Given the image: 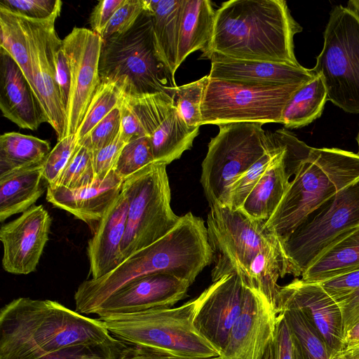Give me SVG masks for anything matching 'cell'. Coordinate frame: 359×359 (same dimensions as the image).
Listing matches in <instances>:
<instances>
[{
	"label": "cell",
	"instance_id": "obj_1",
	"mask_svg": "<svg viewBox=\"0 0 359 359\" xmlns=\"http://www.w3.org/2000/svg\"><path fill=\"white\" fill-rule=\"evenodd\" d=\"M103 321L57 302L19 297L0 311V359H44L68 349L114 346Z\"/></svg>",
	"mask_w": 359,
	"mask_h": 359
},
{
	"label": "cell",
	"instance_id": "obj_2",
	"mask_svg": "<svg viewBox=\"0 0 359 359\" xmlns=\"http://www.w3.org/2000/svg\"><path fill=\"white\" fill-rule=\"evenodd\" d=\"M212 255L203 219L187 212L154 243L134 253L104 276L81 283L74 294L76 311L93 314L118 290L150 274H171L191 285L212 263Z\"/></svg>",
	"mask_w": 359,
	"mask_h": 359
},
{
	"label": "cell",
	"instance_id": "obj_3",
	"mask_svg": "<svg viewBox=\"0 0 359 359\" xmlns=\"http://www.w3.org/2000/svg\"><path fill=\"white\" fill-rule=\"evenodd\" d=\"M284 0H230L216 11L211 41L202 56L301 66L294 36L302 31Z\"/></svg>",
	"mask_w": 359,
	"mask_h": 359
},
{
	"label": "cell",
	"instance_id": "obj_4",
	"mask_svg": "<svg viewBox=\"0 0 359 359\" xmlns=\"http://www.w3.org/2000/svg\"><path fill=\"white\" fill-rule=\"evenodd\" d=\"M359 180V154L339 148H314L302 142L293 179L265 223L283 242L339 191Z\"/></svg>",
	"mask_w": 359,
	"mask_h": 359
},
{
	"label": "cell",
	"instance_id": "obj_5",
	"mask_svg": "<svg viewBox=\"0 0 359 359\" xmlns=\"http://www.w3.org/2000/svg\"><path fill=\"white\" fill-rule=\"evenodd\" d=\"M99 75L101 81H119L126 93L171 96L177 86L158 53L149 11L144 8L128 31L103 39Z\"/></svg>",
	"mask_w": 359,
	"mask_h": 359
},
{
	"label": "cell",
	"instance_id": "obj_6",
	"mask_svg": "<svg viewBox=\"0 0 359 359\" xmlns=\"http://www.w3.org/2000/svg\"><path fill=\"white\" fill-rule=\"evenodd\" d=\"M198 297L175 308L99 317L113 335L133 345L180 357L208 359L219 353L196 331L193 320Z\"/></svg>",
	"mask_w": 359,
	"mask_h": 359
},
{
	"label": "cell",
	"instance_id": "obj_7",
	"mask_svg": "<svg viewBox=\"0 0 359 359\" xmlns=\"http://www.w3.org/2000/svg\"><path fill=\"white\" fill-rule=\"evenodd\" d=\"M166 166L154 162L124 180L121 192L128 203L121 246L124 260L165 236L180 219L171 208Z\"/></svg>",
	"mask_w": 359,
	"mask_h": 359
},
{
	"label": "cell",
	"instance_id": "obj_8",
	"mask_svg": "<svg viewBox=\"0 0 359 359\" xmlns=\"http://www.w3.org/2000/svg\"><path fill=\"white\" fill-rule=\"evenodd\" d=\"M263 125L240 122L219 126L201 165L200 182L210 206H228L232 184L273 147Z\"/></svg>",
	"mask_w": 359,
	"mask_h": 359
},
{
	"label": "cell",
	"instance_id": "obj_9",
	"mask_svg": "<svg viewBox=\"0 0 359 359\" xmlns=\"http://www.w3.org/2000/svg\"><path fill=\"white\" fill-rule=\"evenodd\" d=\"M323 38L311 70L322 76L327 100L346 112L358 114L359 14L349 6H334Z\"/></svg>",
	"mask_w": 359,
	"mask_h": 359
},
{
	"label": "cell",
	"instance_id": "obj_10",
	"mask_svg": "<svg viewBox=\"0 0 359 359\" xmlns=\"http://www.w3.org/2000/svg\"><path fill=\"white\" fill-rule=\"evenodd\" d=\"M303 84L260 85L209 78L201 105V126L281 123L287 101Z\"/></svg>",
	"mask_w": 359,
	"mask_h": 359
},
{
	"label": "cell",
	"instance_id": "obj_11",
	"mask_svg": "<svg viewBox=\"0 0 359 359\" xmlns=\"http://www.w3.org/2000/svg\"><path fill=\"white\" fill-rule=\"evenodd\" d=\"M206 223L213 254L212 283L237 273L248 285L249 269L255 257L280 240L266 229L265 222L252 219L241 210L226 205L210 206Z\"/></svg>",
	"mask_w": 359,
	"mask_h": 359
},
{
	"label": "cell",
	"instance_id": "obj_12",
	"mask_svg": "<svg viewBox=\"0 0 359 359\" xmlns=\"http://www.w3.org/2000/svg\"><path fill=\"white\" fill-rule=\"evenodd\" d=\"M282 243L288 274L302 276L337 238L359 224V180L339 191Z\"/></svg>",
	"mask_w": 359,
	"mask_h": 359
},
{
	"label": "cell",
	"instance_id": "obj_13",
	"mask_svg": "<svg viewBox=\"0 0 359 359\" xmlns=\"http://www.w3.org/2000/svg\"><path fill=\"white\" fill-rule=\"evenodd\" d=\"M123 97L149 139L155 162L167 165L191 148L199 129L189 128L171 96L165 93H124Z\"/></svg>",
	"mask_w": 359,
	"mask_h": 359
},
{
	"label": "cell",
	"instance_id": "obj_14",
	"mask_svg": "<svg viewBox=\"0 0 359 359\" xmlns=\"http://www.w3.org/2000/svg\"><path fill=\"white\" fill-rule=\"evenodd\" d=\"M61 10L46 20H32L19 15L27 38L36 93L57 141L65 137L66 112L56 78L55 53L62 42L55 29ZM18 15V14H17Z\"/></svg>",
	"mask_w": 359,
	"mask_h": 359
},
{
	"label": "cell",
	"instance_id": "obj_15",
	"mask_svg": "<svg viewBox=\"0 0 359 359\" xmlns=\"http://www.w3.org/2000/svg\"><path fill=\"white\" fill-rule=\"evenodd\" d=\"M103 39L91 29L74 27L62 40L71 74L65 137L76 135L101 80L99 62Z\"/></svg>",
	"mask_w": 359,
	"mask_h": 359
},
{
	"label": "cell",
	"instance_id": "obj_16",
	"mask_svg": "<svg viewBox=\"0 0 359 359\" xmlns=\"http://www.w3.org/2000/svg\"><path fill=\"white\" fill-rule=\"evenodd\" d=\"M248 286L238 273H232L213 282L198 297L194 326L219 355L241 314Z\"/></svg>",
	"mask_w": 359,
	"mask_h": 359
},
{
	"label": "cell",
	"instance_id": "obj_17",
	"mask_svg": "<svg viewBox=\"0 0 359 359\" xmlns=\"http://www.w3.org/2000/svg\"><path fill=\"white\" fill-rule=\"evenodd\" d=\"M290 309L304 313L325 341L330 355L342 350L345 333L341 311L319 283L295 278L280 286L276 313Z\"/></svg>",
	"mask_w": 359,
	"mask_h": 359
},
{
	"label": "cell",
	"instance_id": "obj_18",
	"mask_svg": "<svg viewBox=\"0 0 359 359\" xmlns=\"http://www.w3.org/2000/svg\"><path fill=\"white\" fill-rule=\"evenodd\" d=\"M51 217L41 205H34L0 229L4 269L13 274L34 272L48 241Z\"/></svg>",
	"mask_w": 359,
	"mask_h": 359
},
{
	"label": "cell",
	"instance_id": "obj_19",
	"mask_svg": "<svg viewBox=\"0 0 359 359\" xmlns=\"http://www.w3.org/2000/svg\"><path fill=\"white\" fill-rule=\"evenodd\" d=\"M276 309L256 289L247 287L241 314L230 330L222 359H262L273 337Z\"/></svg>",
	"mask_w": 359,
	"mask_h": 359
},
{
	"label": "cell",
	"instance_id": "obj_20",
	"mask_svg": "<svg viewBox=\"0 0 359 359\" xmlns=\"http://www.w3.org/2000/svg\"><path fill=\"white\" fill-rule=\"evenodd\" d=\"M191 284L168 273L138 278L109 297L95 310L99 317L170 308L184 299Z\"/></svg>",
	"mask_w": 359,
	"mask_h": 359
},
{
	"label": "cell",
	"instance_id": "obj_21",
	"mask_svg": "<svg viewBox=\"0 0 359 359\" xmlns=\"http://www.w3.org/2000/svg\"><path fill=\"white\" fill-rule=\"evenodd\" d=\"M0 109L3 116L22 128L36 130L48 123L43 108L22 69L0 48Z\"/></svg>",
	"mask_w": 359,
	"mask_h": 359
},
{
	"label": "cell",
	"instance_id": "obj_22",
	"mask_svg": "<svg viewBox=\"0 0 359 359\" xmlns=\"http://www.w3.org/2000/svg\"><path fill=\"white\" fill-rule=\"evenodd\" d=\"M280 149L250 191L241 210L250 218L266 222L276 211L294 175L299 157L294 147L282 142L273 133Z\"/></svg>",
	"mask_w": 359,
	"mask_h": 359
},
{
	"label": "cell",
	"instance_id": "obj_23",
	"mask_svg": "<svg viewBox=\"0 0 359 359\" xmlns=\"http://www.w3.org/2000/svg\"><path fill=\"white\" fill-rule=\"evenodd\" d=\"M124 180L112 170L104 180L75 190L48 185L46 199L86 222H99L121 193Z\"/></svg>",
	"mask_w": 359,
	"mask_h": 359
},
{
	"label": "cell",
	"instance_id": "obj_24",
	"mask_svg": "<svg viewBox=\"0 0 359 359\" xmlns=\"http://www.w3.org/2000/svg\"><path fill=\"white\" fill-rule=\"evenodd\" d=\"M208 76L222 79L260 85H297L312 79L315 74L311 69L302 65L294 67L288 65L263 62L238 60L212 55Z\"/></svg>",
	"mask_w": 359,
	"mask_h": 359
},
{
	"label": "cell",
	"instance_id": "obj_25",
	"mask_svg": "<svg viewBox=\"0 0 359 359\" xmlns=\"http://www.w3.org/2000/svg\"><path fill=\"white\" fill-rule=\"evenodd\" d=\"M128 210V198L121 192L97 223L87 248L91 278L104 276L124 261L121 246L126 231Z\"/></svg>",
	"mask_w": 359,
	"mask_h": 359
},
{
	"label": "cell",
	"instance_id": "obj_26",
	"mask_svg": "<svg viewBox=\"0 0 359 359\" xmlns=\"http://www.w3.org/2000/svg\"><path fill=\"white\" fill-rule=\"evenodd\" d=\"M42 164L17 169L0 175L1 222L11 216L25 212L43 195L45 190V182H43L46 180L42 175Z\"/></svg>",
	"mask_w": 359,
	"mask_h": 359
},
{
	"label": "cell",
	"instance_id": "obj_27",
	"mask_svg": "<svg viewBox=\"0 0 359 359\" xmlns=\"http://www.w3.org/2000/svg\"><path fill=\"white\" fill-rule=\"evenodd\" d=\"M359 270V224L333 241L302 275L310 283H320Z\"/></svg>",
	"mask_w": 359,
	"mask_h": 359
},
{
	"label": "cell",
	"instance_id": "obj_28",
	"mask_svg": "<svg viewBox=\"0 0 359 359\" xmlns=\"http://www.w3.org/2000/svg\"><path fill=\"white\" fill-rule=\"evenodd\" d=\"M216 11L209 0H183L177 67L193 52H205L211 41Z\"/></svg>",
	"mask_w": 359,
	"mask_h": 359
},
{
	"label": "cell",
	"instance_id": "obj_29",
	"mask_svg": "<svg viewBox=\"0 0 359 359\" xmlns=\"http://www.w3.org/2000/svg\"><path fill=\"white\" fill-rule=\"evenodd\" d=\"M152 15L156 46L163 61L175 77L183 0H143Z\"/></svg>",
	"mask_w": 359,
	"mask_h": 359
},
{
	"label": "cell",
	"instance_id": "obj_30",
	"mask_svg": "<svg viewBox=\"0 0 359 359\" xmlns=\"http://www.w3.org/2000/svg\"><path fill=\"white\" fill-rule=\"evenodd\" d=\"M287 274L288 262L280 240L255 257L249 269L248 286L256 289L276 309L280 287L278 280Z\"/></svg>",
	"mask_w": 359,
	"mask_h": 359
},
{
	"label": "cell",
	"instance_id": "obj_31",
	"mask_svg": "<svg viewBox=\"0 0 359 359\" xmlns=\"http://www.w3.org/2000/svg\"><path fill=\"white\" fill-rule=\"evenodd\" d=\"M327 101V93L319 74L302 85L287 101L282 115L285 128L295 129L308 126L319 118Z\"/></svg>",
	"mask_w": 359,
	"mask_h": 359
},
{
	"label": "cell",
	"instance_id": "obj_32",
	"mask_svg": "<svg viewBox=\"0 0 359 359\" xmlns=\"http://www.w3.org/2000/svg\"><path fill=\"white\" fill-rule=\"evenodd\" d=\"M51 151L50 142L15 132L0 137V175L43 163Z\"/></svg>",
	"mask_w": 359,
	"mask_h": 359
},
{
	"label": "cell",
	"instance_id": "obj_33",
	"mask_svg": "<svg viewBox=\"0 0 359 359\" xmlns=\"http://www.w3.org/2000/svg\"><path fill=\"white\" fill-rule=\"evenodd\" d=\"M0 48L7 51L18 64L36 93L30 55L22 22L18 15L4 8H0Z\"/></svg>",
	"mask_w": 359,
	"mask_h": 359
},
{
	"label": "cell",
	"instance_id": "obj_34",
	"mask_svg": "<svg viewBox=\"0 0 359 359\" xmlns=\"http://www.w3.org/2000/svg\"><path fill=\"white\" fill-rule=\"evenodd\" d=\"M319 283L338 304L346 333L359 321V270Z\"/></svg>",
	"mask_w": 359,
	"mask_h": 359
},
{
	"label": "cell",
	"instance_id": "obj_35",
	"mask_svg": "<svg viewBox=\"0 0 359 359\" xmlns=\"http://www.w3.org/2000/svg\"><path fill=\"white\" fill-rule=\"evenodd\" d=\"M124 95L122 84L118 81H101L76 135L77 142L121 102Z\"/></svg>",
	"mask_w": 359,
	"mask_h": 359
},
{
	"label": "cell",
	"instance_id": "obj_36",
	"mask_svg": "<svg viewBox=\"0 0 359 359\" xmlns=\"http://www.w3.org/2000/svg\"><path fill=\"white\" fill-rule=\"evenodd\" d=\"M279 313L283 315L306 359H330L325 341L302 311L290 309Z\"/></svg>",
	"mask_w": 359,
	"mask_h": 359
},
{
	"label": "cell",
	"instance_id": "obj_37",
	"mask_svg": "<svg viewBox=\"0 0 359 359\" xmlns=\"http://www.w3.org/2000/svg\"><path fill=\"white\" fill-rule=\"evenodd\" d=\"M96 181L93 151L78 142L71 158L55 184L71 190L81 189Z\"/></svg>",
	"mask_w": 359,
	"mask_h": 359
},
{
	"label": "cell",
	"instance_id": "obj_38",
	"mask_svg": "<svg viewBox=\"0 0 359 359\" xmlns=\"http://www.w3.org/2000/svg\"><path fill=\"white\" fill-rule=\"evenodd\" d=\"M208 81L206 75L172 89L173 104L191 130L199 129L201 126V105Z\"/></svg>",
	"mask_w": 359,
	"mask_h": 359
},
{
	"label": "cell",
	"instance_id": "obj_39",
	"mask_svg": "<svg viewBox=\"0 0 359 359\" xmlns=\"http://www.w3.org/2000/svg\"><path fill=\"white\" fill-rule=\"evenodd\" d=\"M269 133L273 142L271 149L240 175L230 188L228 206L232 210L241 208L250 191L280 149L278 142L273 137L271 133Z\"/></svg>",
	"mask_w": 359,
	"mask_h": 359
},
{
	"label": "cell",
	"instance_id": "obj_40",
	"mask_svg": "<svg viewBox=\"0 0 359 359\" xmlns=\"http://www.w3.org/2000/svg\"><path fill=\"white\" fill-rule=\"evenodd\" d=\"M154 162L151 143L149 137L145 135L124 146L114 170L125 180Z\"/></svg>",
	"mask_w": 359,
	"mask_h": 359
},
{
	"label": "cell",
	"instance_id": "obj_41",
	"mask_svg": "<svg viewBox=\"0 0 359 359\" xmlns=\"http://www.w3.org/2000/svg\"><path fill=\"white\" fill-rule=\"evenodd\" d=\"M77 144L75 135H68L57 141L46 157L42 164V175L48 185L56 183Z\"/></svg>",
	"mask_w": 359,
	"mask_h": 359
},
{
	"label": "cell",
	"instance_id": "obj_42",
	"mask_svg": "<svg viewBox=\"0 0 359 359\" xmlns=\"http://www.w3.org/2000/svg\"><path fill=\"white\" fill-rule=\"evenodd\" d=\"M121 103L78 142L83 143L93 151L100 149L112 142L121 131Z\"/></svg>",
	"mask_w": 359,
	"mask_h": 359
},
{
	"label": "cell",
	"instance_id": "obj_43",
	"mask_svg": "<svg viewBox=\"0 0 359 359\" xmlns=\"http://www.w3.org/2000/svg\"><path fill=\"white\" fill-rule=\"evenodd\" d=\"M60 0H1L0 8L32 20H46L61 10Z\"/></svg>",
	"mask_w": 359,
	"mask_h": 359
},
{
	"label": "cell",
	"instance_id": "obj_44",
	"mask_svg": "<svg viewBox=\"0 0 359 359\" xmlns=\"http://www.w3.org/2000/svg\"><path fill=\"white\" fill-rule=\"evenodd\" d=\"M144 8L143 0H125L107 24L102 39L128 31Z\"/></svg>",
	"mask_w": 359,
	"mask_h": 359
},
{
	"label": "cell",
	"instance_id": "obj_45",
	"mask_svg": "<svg viewBox=\"0 0 359 359\" xmlns=\"http://www.w3.org/2000/svg\"><path fill=\"white\" fill-rule=\"evenodd\" d=\"M126 143L118 137L109 144L93 151V165L96 180H104L115 167L120 154Z\"/></svg>",
	"mask_w": 359,
	"mask_h": 359
},
{
	"label": "cell",
	"instance_id": "obj_46",
	"mask_svg": "<svg viewBox=\"0 0 359 359\" xmlns=\"http://www.w3.org/2000/svg\"><path fill=\"white\" fill-rule=\"evenodd\" d=\"M272 346L273 359H294L292 334L282 313L276 317Z\"/></svg>",
	"mask_w": 359,
	"mask_h": 359
},
{
	"label": "cell",
	"instance_id": "obj_47",
	"mask_svg": "<svg viewBox=\"0 0 359 359\" xmlns=\"http://www.w3.org/2000/svg\"><path fill=\"white\" fill-rule=\"evenodd\" d=\"M125 0H102L93 9L90 15L91 30L102 37L105 28L116 11Z\"/></svg>",
	"mask_w": 359,
	"mask_h": 359
},
{
	"label": "cell",
	"instance_id": "obj_48",
	"mask_svg": "<svg viewBox=\"0 0 359 359\" xmlns=\"http://www.w3.org/2000/svg\"><path fill=\"white\" fill-rule=\"evenodd\" d=\"M55 59L57 83L61 101L66 112L70 93L71 74L67 57L62 47V40L56 48Z\"/></svg>",
	"mask_w": 359,
	"mask_h": 359
},
{
	"label": "cell",
	"instance_id": "obj_49",
	"mask_svg": "<svg viewBox=\"0 0 359 359\" xmlns=\"http://www.w3.org/2000/svg\"><path fill=\"white\" fill-rule=\"evenodd\" d=\"M124 97V95H123ZM121 137L127 144L140 137L145 136L144 131L135 113L123 98L121 105Z\"/></svg>",
	"mask_w": 359,
	"mask_h": 359
},
{
	"label": "cell",
	"instance_id": "obj_50",
	"mask_svg": "<svg viewBox=\"0 0 359 359\" xmlns=\"http://www.w3.org/2000/svg\"><path fill=\"white\" fill-rule=\"evenodd\" d=\"M118 359H192L180 357L151 347L133 345L123 349Z\"/></svg>",
	"mask_w": 359,
	"mask_h": 359
},
{
	"label": "cell",
	"instance_id": "obj_51",
	"mask_svg": "<svg viewBox=\"0 0 359 359\" xmlns=\"http://www.w3.org/2000/svg\"><path fill=\"white\" fill-rule=\"evenodd\" d=\"M359 344V321L345 333L343 349Z\"/></svg>",
	"mask_w": 359,
	"mask_h": 359
},
{
	"label": "cell",
	"instance_id": "obj_52",
	"mask_svg": "<svg viewBox=\"0 0 359 359\" xmlns=\"http://www.w3.org/2000/svg\"><path fill=\"white\" fill-rule=\"evenodd\" d=\"M330 359H359V344L331 355Z\"/></svg>",
	"mask_w": 359,
	"mask_h": 359
},
{
	"label": "cell",
	"instance_id": "obj_53",
	"mask_svg": "<svg viewBox=\"0 0 359 359\" xmlns=\"http://www.w3.org/2000/svg\"><path fill=\"white\" fill-rule=\"evenodd\" d=\"M44 359H104L102 357L94 354H75L65 353V351L53 354Z\"/></svg>",
	"mask_w": 359,
	"mask_h": 359
},
{
	"label": "cell",
	"instance_id": "obj_54",
	"mask_svg": "<svg viewBox=\"0 0 359 359\" xmlns=\"http://www.w3.org/2000/svg\"><path fill=\"white\" fill-rule=\"evenodd\" d=\"M292 338H293V344H294V359H306L303 353L302 348L299 343L298 342L297 339L294 337L293 334H292Z\"/></svg>",
	"mask_w": 359,
	"mask_h": 359
},
{
	"label": "cell",
	"instance_id": "obj_55",
	"mask_svg": "<svg viewBox=\"0 0 359 359\" xmlns=\"http://www.w3.org/2000/svg\"><path fill=\"white\" fill-rule=\"evenodd\" d=\"M262 359H273V346H272V340L268 345L265 353Z\"/></svg>",
	"mask_w": 359,
	"mask_h": 359
},
{
	"label": "cell",
	"instance_id": "obj_56",
	"mask_svg": "<svg viewBox=\"0 0 359 359\" xmlns=\"http://www.w3.org/2000/svg\"><path fill=\"white\" fill-rule=\"evenodd\" d=\"M350 8L355 10L359 14V0H351L348 2Z\"/></svg>",
	"mask_w": 359,
	"mask_h": 359
},
{
	"label": "cell",
	"instance_id": "obj_57",
	"mask_svg": "<svg viewBox=\"0 0 359 359\" xmlns=\"http://www.w3.org/2000/svg\"><path fill=\"white\" fill-rule=\"evenodd\" d=\"M356 140H357V143H358V151H359V131H358V135L356 137ZM358 154H359V152H358Z\"/></svg>",
	"mask_w": 359,
	"mask_h": 359
},
{
	"label": "cell",
	"instance_id": "obj_58",
	"mask_svg": "<svg viewBox=\"0 0 359 359\" xmlns=\"http://www.w3.org/2000/svg\"><path fill=\"white\" fill-rule=\"evenodd\" d=\"M208 359H222V358L220 355H218V356L211 358H208Z\"/></svg>",
	"mask_w": 359,
	"mask_h": 359
}]
</instances>
